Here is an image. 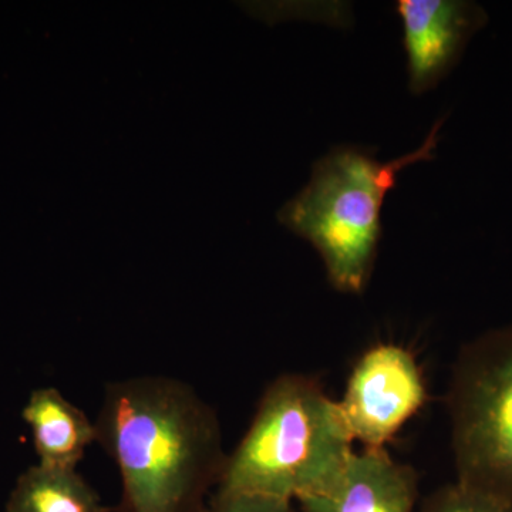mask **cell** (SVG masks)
I'll return each instance as SVG.
<instances>
[{"label": "cell", "mask_w": 512, "mask_h": 512, "mask_svg": "<svg viewBox=\"0 0 512 512\" xmlns=\"http://www.w3.org/2000/svg\"><path fill=\"white\" fill-rule=\"evenodd\" d=\"M97 443L119 468V512H204L228 454L220 419L191 384L138 376L104 389Z\"/></svg>", "instance_id": "cell-1"}, {"label": "cell", "mask_w": 512, "mask_h": 512, "mask_svg": "<svg viewBox=\"0 0 512 512\" xmlns=\"http://www.w3.org/2000/svg\"><path fill=\"white\" fill-rule=\"evenodd\" d=\"M355 451L339 402L312 377L286 373L266 387L218 491L295 503L335 483Z\"/></svg>", "instance_id": "cell-2"}, {"label": "cell", "mask_w": 512, "mask_h": 512, "mask_svg": "<svg viewBox=\"0 0 512 512\" xmlns=\"http://www.w3.org/2000/svg\"><path fill=\"white\" fill-rule=\"evenodd\" d=\"M443 120L423 144L389 163L366 148L338 146L313 164L311 180L286 202L278 220L316 249L329 284L360 295L375 269L382 238V208L404 168L436 156Z\"/></svg>", "instance_id": "cell-3"}, {"label": "cell", "mask_w": 512, "mask_h": 512, "mask_svg": "<svg viewBox=\"0 0 512 512\" xmlns=\"http://www.w3.org/2000/svg\"><path fill=\"white\" fill-rule=\"evenodd\" d=\"M447 406L457 483L512 504V325L460 349Z\"/></svg>", "instance_id": "cell-4"}, {"label": "cell", "mask_w": 512, "mask_h": 512, "mask_svg": "<svg viewBox=\"0 0 512 512\" xmlns=\"http://www.w3.org/2000/svg\"><path fill=\"white\" fill-rule=\"evenodd\" d=\"M426 400V380L412 350L386 342L357 359L339 407L355 444L382 450Z\"/></svg>", "instance_id": "cell-5"}, {"label": "cell", "mask_w": 512, "mask_h": 512, "mask_svg": "<svg viewBox=\"0 0 512 512\" xmlns=\"http://www.w3.org/2000/svg\"><path fill=\"white\" fill-rule=\"evenodd\" d=\"M410 92H430L456 66L468 40L487 23L481 6L464 0H399Z\"/></svg>", "instance_id": "cell-6"}, {"label": "cell", "mask_w": 512, "mask_h": 512, "mask_svg": "<svg viewBox=\"0 0 512 512\" xmlns=\"http://www.w3.org/2000/svg\"><path fill=\"white\" fill-rule=\"evenodd\" d=\"M417 497L412 467L394 460L386 448H360L335 483L296 503L299 512H414Z\"/></svg>", "instance_id": "cell-7"}, {"label": "cell", "mask_w": 512, "mask_h": 512, "mask_svg": "<svg viewBox=\"0 0 512 512\" xmlns=\"http://www.w3.org/2000/svg\"><path fill=\"white\" fill-rule=\"evenodd\" d=\"M22 417L32 431L42 466L77 468L87 448L97 441L96 423L56 387L33 390Z\"/></svg>", "instance_id": "cell-8"}, {"label": "cell", "mask_w": 512, "mask_h": 512, "mask_svg": "<svg viewBox=\"0 0 512 512\" xmlns=\"http://www.w3.org/2000/svg\"><path fill=\"white\" fill-rule=\"evenodd\" d=\"M6 512H110L77 468L35 464L20 474Z\"/></svg>", "instance_id": "cell-9"}, {"label": "cell", "mask_w": 512, "mask_h": 512, "mask_svg": "<svg viewBox=\"0 0 512 512\" xmlns=\"http://www.w3.org/2000/svg\"><path fill=\"white\" fill-rule=\"evenodd\" d=\"M421 512H512V504L454 481L431 494Z\"/></svg>", "instance_id": "cell-10"}, {"label": "cell", "mask_w": 512, "mask_h": 512, "mask_svg": "<svg viewBox=\"0 0 512 512\" xmlns=\"http://www.w3.org/2000/svg\"><path fill=\"white\" fill-rule=\"evenodd\" d=\"M204 512H299L292 501L254 493L218 491Z\"/></svg>", "instance_id": "cell-11"}]
</instances>
